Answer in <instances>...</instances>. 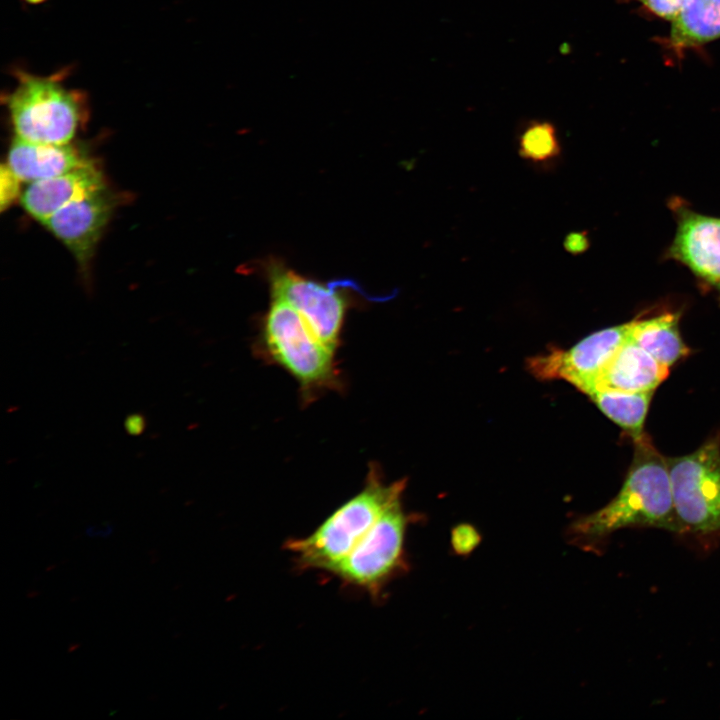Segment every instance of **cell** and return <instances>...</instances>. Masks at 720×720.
<instances>
[{
	"instance_id": "277c9868",
	"label": "cell",
	"mask_w": 720,
	"mask_h": 720,
	"mask_svg": "<svg viewBox=\"0 0 720 720\" xmlns=\"http://www.w3.org/2000/svg\"><path fill=\"white\" fill-rule=\"evenodd\" d=\"M7 106L17 137L36 143L68 144L83 119L80 92L66 88L56 75L17 73Z\"/></svg>"
},
{
	"instance_id": "52a82bcc",
	"label": "cell",
	"mask_w": 720,
	"mask_h": 720,
	"mask_svg": "<svg viewBox=\"0 0 720 720\" xmlns=\"http://www.w3.org/2000/svg\"><path fill=\"white\" fill-rule=\"evenodd\" d=\"M669 207L676 232L665 258L686 267L704 290L720 297V218L694 211L680 198Z\"/></svg>"
},
{
	"instance_id": "9a60e30c",
	"label": "cell",
	"mask_w": 720,
	"mask_h": 720,
	"mask_svg": "<svg viewBox=\"0 0 720 720\" xmlns=\"http://www.w3.org/2000/svg\"><path fill=\"white\" fill-rule=\"evenodd\" d=\"M679 312L629 321V336L657 361L670 367L689 354L679 330Z\"/></svg>"
},
{
	"instance_id": "8992f818",
	"label": "cell",
	"mask_w": 720,
	"mask_h": 720,
	"mask_svg": "<svg viewBox=\"0 0 720 720\" xmlns=\"http://www.w3.org/2000/svg\"><path fill=\"white\" fill-rule=\"evenodd\" d=\"M263 328L265 346L273 360L294 376L304 389L334 383V350L315 335L290 304L272 298Z\"/></svg>"
},
{
	"instance_id": "7c38bea8",
	"label": "cell",
	"mask_w": 720,
	"mask_h": 720,
	"mask_svg": "<svg viewBox=\"0 0 720 720\" xmlns=\"http://www.w3.org/2000/svg\"><path fill=\"white\" fill-rule=\"evenodd\" d=\"M668 373V366L657 361L628 335L602 369L590 392L604 389L654 392Z\"/></svg>"
},
{
	"instance_id": "ffe728a7",
	"label": "cell",
	"mask_w": 720,
	"mask_h": 720,
	"mask_svg": "<svg viewBox=\"0 0 720 720\" xmlns=\"http://www.w3.org/2000/svg\"><path fill=\"white\" fill-rule=\"evenodd\" d=\"M563 245L567 252L577 255L584 252L588 248L589 243L585 233L572 232L566 236Z\"/></svg>"
},
{
	"instance_id": "2e32d148",
	"label": "cell",
	"mask_w": 720,
	"mask_h": 720,
	"mask_svg": "<svg viewBox=\"0 0 720 720\" xmlns=\"http://www.w3.org/2000/svg\"><path fill=\"white\" fill-rule=\"evenodd\" d=\"M654 392L594 390L588 394L597 407L628 432L632 439L644 434L643 426Z\"/></svg>"
},
{
	"instance_id": "e0dca14e",
	"label": "cell",
	"mask_w": 720,
	"mask_h": 720,
	"mask_svg": "<svg viewBox=\"0 0 720 720\" xmlns=\"http://www.w3.org/2000/svg\"><path fill=\"white\" fill-rule=\"evenodd\" d=\"M518 152L522 159L535 164L559 158L561 145L555 126L546 120H532L520 131Z\"/></svg>"
},
{
	"instance_id": "4fadbf2b",
	"label": "cell",
	"mask_w": 720,
	"mask_h": 720,
	"mask_svg": "<svg viewBox=\"0 0 720 720\" xmlns=\"http://www.w3.org/2000/svg\"><path fill=\"white\" fill-rule=\"evenodd\" d=\"M90 162L69 143H36L16 137L9 149L7 166L20 181L35 182Z\"/></svg>"
},
{
	"instance_id": "5b68a950",
	"label": "cell",
	"mask_w": 720,
	"mask_h": 720,
	"mask_svg": "<svg viewBox=\"0 0 720 720\" xmlns=\"http://www.w3.org/2000/svg\"><path fill=\"white\" fill-rule=\"evenodd\" d=\"M408 522L401 498H398L329 572L343 584L361 589L377 599L385 586L407 568L404 543Z\"/></svg>"
},
{
	"instance_id": "ac0fdd59",
	"label": "cell",
	"mask_w": 720,
	"mask_h": 720,
	"mask_svg": "<svg viewBox=\"0 0 720 720\" xmlns=\"http://www.w3.org/2000/svg\"><path fill=\"white\" fill-rule=\"evenodd\" d=\"M654 15L673 21L688 0H635Z\"/></svg>"
},
{
	"instance_id": "ba28073f",
	"label": "cell",
	"mask_w": 720,
	"mask_h": 720,
	"mask_svg": "<svg viewBox=\"0 0 720 720\" xmlns=\"http://www.w3.org/2000/svg\"><path fill=\"white\" fill-rule=\"evenodd\" d=\"M267 272L272 298L290 304L315 335L335 351L347 306L344 296L336 287L306 279L278 263H271Z\"/></svg>"
},
{
	"instance_id": "8fae6325",
	"label": "cell",
	"mask_w": 720,
	"mask_h": 720,
	"mask_svg": "<svg viewBox=\"0 0 720 720\" xmlns=\"http://www.w3.org/2000/svg\"><path fill=\"white\" fill-rule=\"evenodd\" d=\"M103 188V176L90 162L63 174L31 182L20 199L24 209L43 223L69 203Z\"/></svg>"
},
{
	"instance_id": "7a4b0ae2",
	"label": "cell",
	"mask_w": 720,
	"mask_h": 720,
	"mask_svg": "<svg viewBox=\"0 0 720 720\" xmlns=\"http://www.w3.org/2000/svg\"><path fill=\"white\" fill-rule=\"evenodd\" d=\"M405 481L384 484L375 471L364 488L337 508L311 534L292 538L285 548L301 569L329 572L360 542L386 508L401 498Z\"/></svg>"
},
{
	"instance_id": "9c48e42d",
	"label": "cell",
	"mask_w": 720,
	"mask_h": 720,
	"mask_svg": "<svg viewBox=\"0 0 720 720\" xmlns=\"http://www.w3.org/2000/svg\"><path fill=\"white\" fill-rule=\"evenodd\" d=\"M629 322L599 330L568 350H552L528 361L530 371L542 379H564L588 394L629 335Z\"/></svg>"
},
{
	"instance_id": "30bf717a",
	"label": "cell",
	"mask_w": 720,
	"mask_h": 720,
	"mask_svg": "<svg viewBox=\"0 0 720 720\" xmlns=\"http://www.w3.org/2000/svg\"><path fill=\"white\" fill-rule=\"evenodd\" d=\"M112 212L106 188L64 206L42 224L61 240L81 265L92 257Z\"/></svg>"
},
{
	"instance_id": "44dd1931",
	"label": "cell",
	"mask_w": 720,
	"mask_h": 720,
	"mask_svg": "<svg viewBox=\"0 0 720 720\" xmlns=\"http://www.w3.org/2000/svg\"><path fill=\"white\" fill-rule=\"evenodd\" d=\"M124 427L132 436L140 435L145 429V418L142 414L133 413L126 417Z\"/></svg>"
},
{
	"instance_id": "3957f363",
	"label": "cell",
	"mask_w": 720,
	"mask_h": 720,
	"mask_svg": "<svg viewBox=\"0 0 720 720\" xmlns=\"http://www.w3.org/2000/svg\"><path fill=\"white\" fill-rule=\"evenodd\" d=\"M667 464L677 535L711 550L720 542V435Z\"/></svg>"
},
{
	"instance_id": "5bb4252c",
	"label": "cell",
	"mask_w": 720,
	"mask_h": 720,
	"mask_svg": "<svg viewBox=\"0 0 720 720\" xmlns=\"http://www.w3.org/2000/svg\"><path fill=\"white\" fill-rule=\"evenodd\" d=\"M720 38V0H688L676 18L665 43L681 56L685 50Z\"/></svg>"
},
{
	"instance_id": "6da1fadb",
	"label": "cell",
	"mask_w": 720,
	"mask_h": 720,
	"mask_svg": "<svg viewBox=\"0 0 720 720\" xmlns=\"http://www.w3.org/2000/svg\"><path fill=\"white\" fill-rule=\"evenodd\" d=\"M633 444L632 463L618 494L600 510L571 525L570 535L577 543L592 548L612 533L634 527L678 534L667 458L645 433Z\"/></svg>"
},
{
	"instance_id": "d6986e66",
	"label": "cell",
	"mask_w": 720,
	"mask_h": 720,
	"mask_svg": "<svg viewBox=\"0 0 720 720\" xmlns=\"http://www.w3.org/2000/svg\"><path fill=\"white\" fill-rule=\"evenodd\" d=\"M20 180L6 165H2L0 173V204L1 209L9 206L19 194Z\"/></svg>"
}]
</instances>
